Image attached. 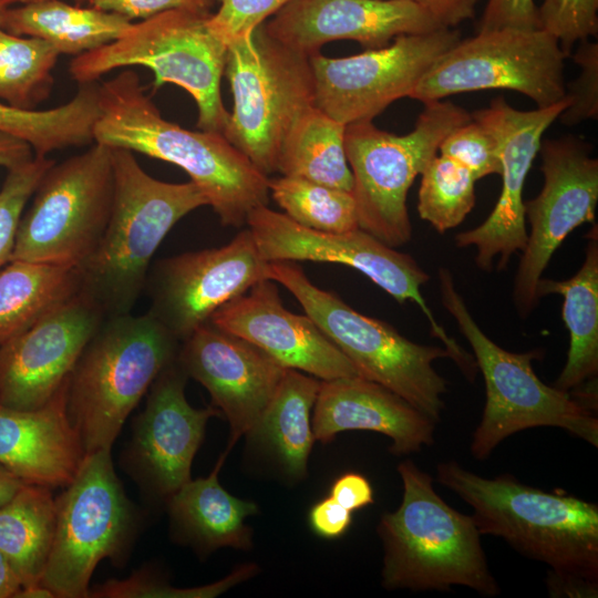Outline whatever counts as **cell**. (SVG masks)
<instances>
[{
  "mask_svg": "<svg viewBox=\"0 0 598 598\" xmlns=\"http://www.w3.org/2000/svg\"><path fill=\"white\" fill-rule=\"evenodd\" d=\"M78 6H85L105 12L122 16L128 20L148 19L174 9H189L210 12L218 0H74Z\"/></svg>",
  "mask_w": 598,
  "mask_h": 598,
  "instance_id": "7bdbcfd3",
  "label": "cell"
},
{
  "mask_svg": "<svg viewBox=\"0 0 598 598\" xmlns=\"http://www.w3.org/2000/svg\"><path fill=\"white\" fill-rule=\"evenodd\" d=\"M224 74L234 104L223 135L269 176L290 127L315 105L310 56L272 38L261 23L227 45Z\"/></svg>",
  "mask_w": 598,
  "mask_h": 598,
  "instance_id": "9c48e42d",
  "label": "cell"
},
{
  "mask_svg": "<svg viewBox=\"0 0 598 598\" xmlns=\"http://www.w3.org/2000/svg\"><path fill=\"white\" fill-rule=\"evenodd\" d=\"M441 300L472 347L483 374L486 401L471 442V453L487 458L505 439L522 430L555 426L598 446V419L570 392L545 384L535 373L533 361L540 350L511 352L492 341L478 327L457 292L453 276L439 270Z\"/></svg>",
  "mask_w": 598,
  "mask_h": 598,
  "instance_id": "52a82bcc",
  "label": "cell"
},
{
  "mask_svg": "<svg viewBox=\"0 0 598 598\" xmlns=\"http://www.w3.org/2000/svg\"><path fill=\"white\" fill-rule=\"evenodd\" d=\"M417 212L443 234L458 226L475 205V177L455 159L436 154L421 173Z\"/></svg>",
  "mask_w": 598,
  "mask_h": 598,
  "instance_id": "d590c367",
  "label": "cell"
},
{
  "mask_svg": "<svg viewBox=\"0 0 598 598\" xmlns=\"http://www.w3.org/2000/svg\"><path fill=\"white\" fill-rule=\"evenodd\" d=\"M99 83H80L66 103L43 111L21 110L0 102V131L27 142L35 156L94 143L99 117Z\"/></svg>",
  "mask_w": 598,
  "mask_h": 598,
  "instance_id": "d6a6232c",
  "label": "cell"
},
{
  "mask_svg": "<svg viewBox=\"0 0 598 598\" xmlns=\"http://www.w3.org/2000/svg\"><path fill=\"white\" fill-rule=\"evenodd\" d=\"M181 342L148 311L105 317L66 386L70 419L85 453L111 450L127 416Z\"/></svg>",
  "mask_w": 598,
  "mask_h": 598,
  "instance_id": "5b68a950",
  "label": "cell"
},
{
  "mask_svg": "<svg viewBox=\"0 0 598 598\" xmlns=\"http://www.w3.org/2000/svg\"><path fill=\"white\" fill-rule=\"evenodd\" d=\"M262 279H269L268 261L246 228L221 247L157 261L145 286L151 297L148 312L182 342Z\"/></svg>",
  "mask_w": 598,
  "mask_h": 598,
  "instance_id": "e0dca14e",
  "label": "cell"
},
{
  "mask_svg": "<svg viewBox=\"0 0 598 598\" xmlns=\"http://www.w3.org/2000/svg\"><path fill=\"white\" fill-rule=\"evenodd\" d=\"M39 0H0V9H7L16 6L27 4Z\"/></svg>",
  "mask_w": 598,
  "mask_h": 598,
  "instance_id": "db71d44e",
  "label": "cell"
},
{
  "mask_svg": "<svg viewBox=\"0 0 598 598\" xmlns=\"http://www.w3.org/2000/svg\"><path fill=\"white\" fill-rule=\"evenodd\" d=\"M16 598H56L53 591L41 582L22 586Z\"/></svg>",
  "mask_w": 598,
  "mask_h": 598,
  "instance_id": "f5cc1de1",
  "label": "cell"
},
{
  "mask_svg": "<svg viewBox=\"0 0 598 598\" xmlns=\"http://www.w3.org/2000/svg\"><path fill=\"white\" fill-rule=\"evenodd\" d=\"M570 56L580 66V73L565 84V95L569 103L558 117L569 126L598 117V43L582 40L577 43Z\"/></svg>",
  "mask_w": 598,
  "mask_h": 598,
  "instance_id": "60d3db41",
  "label": "cell"
},
{
  "mask_svg": "<svg viewBox=\"0 0 598 598\" xmlns=\"http://www.w3.org/2000/svg\"><path fill=\"white\" fill-rule=\"evenodd\" d=\"M53 163L34 155L8 169L0 189V270L11 260L23 209Z\"/></svg>",
  "mask_w": 598,
  "mask_h": 598,
  "instance_id": "74e56055",
  "label": "cell"
},
{
  "mask_svg": "<svg viewBox=\"0 0 598 598\" xmlns=\"http://www.w3.org/2000/svg\"><path fill=\"white\" fill-rule=\"evenodd\" d=\"M320 382L313 375L287 369L269 405L246 434L250 445L290 482L308 474L315 441L311 412Z\"/></svg>",
  "mask_w": 598,
  "mask_h": 598,
  "instance_id": "4316f807",
  "label": "cell"
},
{
  "mask_svg": "<svg viewBox=\"0 0 598 598\" xmlns=\"http://www.w3.org/2000/svg\"><path fill=\"white\" fill-rule=\"evenodd\" d=\"M311 419L315 440L331 442L349 430L391 439L394 455L420 452L434 442L435 422L400 395L360 375L321 380Z\"/></svg>",
  "mask_w": 598,
  "mask_h": 598,
  "instance_id": "cb8c5ba5",
  "label": "cell"
},
{
  "mask_svg": "<svg viewBox=\"0 0 598 598\" xmlns=\"http://www.w3.org/2000/svg\"><path fill=\"white\" fill-rule=\"evenodd\" d=\"M439 152L470 169L476 181L501 174L496 140L473 118L451 132L440 144Z\"/></svg>",
  "mask_w": 598,
  "mask_h": 598,
  "instance_id": "ab89813d",
  "label": "cell"
},
{
  "mask_svg": "<svg viewBox=\"0 0 598 598\" xmlns=\"http://www.w3.org/2000/svg\"><path fill=\"white\" fill-rule=\"evenodd\" d=\"M261 257L270 261H317L349 266L364 274L398 302L412 301L425 315L431 334L444 344L451 359L464 367L468 354L439 324L421 293L430 279L414 258L357 228L346 233L318 231L303 227L286 214L266 206L252 209L246 221Z\"/></svg>",
  "mask_w": 598,
  "mask_h": 598,
  "instance_id": "5bb4252c",
  "label": "cell"
},
{
  "mask_svg": "<svg viewBox=\"0 0 598 598\" xmlns=\"http://www.w3.org/2000/svg\"><path fill=\"white\" fill-rule=\"evenodd\" d=\"M268 187L285 214L303 227L327 233L360 228L352 192L285 175L269 178Z\"/></svg>",
  "mask_w": 598,
  "mask_h": 598,
  "instance_id": "e575fe53",
  "label": "cell"
},
{
  "mask_svg": "<svg viewBox=\"0 0 598 598\" xmlns=\"http://www.w3.org/2000/svg\"><path fill=\"white\" fill-rule=\"evenodd\" d=\"M55 503V533L40 582L56 598H87L97 564L122 559L136 523L111 450L85 454Z\"/></svg>",
  "mask_w": 598,
  "mask_h": 598,
  "instance_id": "7c38bea8",
  "label": "cell"
},
{
  "mask_svg": "<svg viewBox=\"0 0 598 598\" xmlns=\"http://www.w3.org/2000/svg\"><path fill=\"white\" fill-rule=\"evenodd\" d=\"M112 164L111 215L97 247L79 269L80 292L105 317L132 312L163 239L184 216L208 205L194 182L156 179L130 150L112 148Z\"/></svg>",
  "mask_w": 598,
  "mask_h": 598,
  "instance_id": "3957f363",
  "label": "cell"
},
{
  "mask_svg": "<svg viewBox=\"0 0 598 598\" xmlns=\"http://www.w3.org/2000/svg\"><path fill=\"white\" fill-rule=\"evenodd\" d=\"M60 53L47 41L0 28V102L21 110L51 94Z\"/></svg>",
  "mask_w": 598,
  "mask_h": 598,
  "instance_id": "836d02e7",
  "label": "cell"
},
{
  "mask_svg": "<svg viewBox=\"0 0 598 598\" xmlns=\"http://www.w3.org/2000/svg\"><path fill=\"white\" fill-rule=\"evenodd\" d=\"M228 451L206 477L189 480L168 499L172 530L176 539L200 554L221 547L248 550L252 529L246 518L258 513L254 502L229 494L218 481V472Z\"/></svg>",
  "mask_w": 598,
  "mask_h": 598,
  "instance_id": "484cf974",
  "label": "cell"
},
{
  "mask_svg": "<svg viewBox=\"0 0 598 598\" xmlns=\"http://www.w3.org/2000/svg\"><path fill=\"white\" fill-rule=\"evenodd\" d=\"M21 587V579L0 550V598H16Z\"/></svg>",
  "mask_w": 598,
  "mask_h": 598,
  "instance_id": "f907efd6",
  "label": "cell"
},
{
  "mask_svg": "<svg viewBox=\"0 0 598 598\" xmlns=\"http://www.w3.org/2000/svg\"><path fill=\"white\" fill-rule=\"evenodd\" d=\"M585 259L579 270L566 280L540 278L537 296L564 297L563 319L569 332L567 360L554 386L571 391L598 373V234H587Z\"/></svg>",
  "mask_w": 598,
  "mask_h": 598,
  "instance_id": "83f0119b",
  "label": "cell"
},
{
  "mask_svg": "<svg viewBox=\"0 0 598 598\" xmlns=\"http://www.w3.org/2000/svg\"><path fill=\"white\" fill-rule=\"evenodd\" d=\"M330 496L350 512L374 503L370 482L365 476L354 472L339 476L331 485Z\"/></svg>",
  "mask_w": 598,
  "mask_h": 598,
  "instance_id": "bcb514c9",
  "label": "cell"
},
{
  "mask_svg": "<svg viewBox=\"0 0 598 598\" xmlns=\"http://www.w3.org/2000/svg\"><path fill=\"white\" fill-rule=\"evenodd\" d=\"M538 28L551 34L568 58L575 45L598 33V0H544Z\"/></svg>",
  "mask_w": 598,
  "mask_h": 598,
  "instance_id": "f35d334b",
  "label": "cell"
},
{
  "mask_svg": "<svg viewBox=\"0 0 598 598\" xmlns=\"http://www.w3.org/2000/svg\"><path fill=\"white\" fill-rule=\"evenodd\" d=\"M188 377L177 361L155 379L135 420L126 452L130 473L152 496L167 499L190 477L208 420L223 416L215 406L193 408L185 395Z\"/></svg>",
  "mask_w": 598,
  "mask_h": 598,
  "instance_id": "ffe728a7",
  "label": "cell"
},
{
  "mask_svg": "<svg viewBox=\"0 0 598 598\" xmlns=\"http://www.w3.org/2000/svg\"><path fill=\"white\" fill-rule=\"evenodd\" d=\"M264 24L272 38L309 56L331 41L380 49L401 34L444 28L408 0H290Z\"/></svg>",
  "mask_w": 598,
  "mask_h": 598,
  "instance_id": "7402d4cb",
  "label": "cell"
},
{
  "mask_svg": "<svg viewBox=\"0 0 598 598\" xmlns=\"http://www.w3.org/2000/svg\"><path fill=\"white\" fill-rule=\"evenodd\" d=\"M80 291L76 268L11 260L0 270V346Z\"/></svg>",
  "mask_w": 598,
  "mask_h": 598,
  "instance_id": "f546056e",
  "label": "cell"
},
{
  "mask_svg": "<svg viewBox=\"0 0 598 598\" xmlns=\"http://www.w3.org/2000/svg\"><path fill=\"white\" fill-rule=\"evenodd\" d=\"M435 480L473 508L481 535L504 538L555 573L598 582L597 504L508 474L483 477L454 460L437 465Z\"/></svg>",
  "mask_w": 598,
  "mask_h": 598,
  "instance_id": "7a4b0ae2",
  "label": "cell"
},
{
  "mask_svg": "<svg viewBox=\"0 0 598 598\" xmlns=\"http://www.w3.org/2000/svg\"><path fill=\"white\" fill-rule=\"evenodd\" d=\"M403 483L399 508L378 524L384 556L382 586L389 590H450L465 586L485 597L499 587L489 570L472 515L451 507L433 477L411 460L398 465Z\"/></svg>",
  "mask_w": 598,
  "mask_h": 598,
  "instance_id": "277c9868",
  "label": "cell"
},
{
  "mask_svg": "<svg viewBox=\"0 0 598 598\" xmlns=\"http://www.w3.org/2000/svg\"><path fill=\"white\" fill-rule=\"evenodd\" d=\"M502 28L539 29L534 0H487L478 31Z\"/></svg>",
  "mask_w": 598,
  "mask_h": 598,
  "instance_id": "ee69618b",
  "label": "cell"
},
{
  "mask_svg": "<svg viewBox=\"0 0 598 598\" xmlns=\"http://www.w3.org/2000/svg\"><path fill=\"white\" fill-rule=\"evenodd\" d=\"M413 130L395 135L372 121L348 124L344 150L353 177L359 227L390 247L412 236L406 198L415 177L437 154L443 140L472 115L439 101L425 102Z\"/></svg>",
  "mask_w": 598,
  "mask_h": 598,
  "instance_id": "30bf717a",
  "label": "cell"
},
{
  "mask_svg": "<svg viewBox=\"0 0 598 598\" xmlns=\"http://www.w3.org/2000/svg\"><path fill=\"white\" fill-rule=\"evenodd\" d=\"M105 316L80 291L0 346V403L47 404L66 383Z\"/></svg>",
  "mask_w": 598,
  "mask_h": 598,
  "instance_id": "d6986e66",
  "label": "cell"
},
{
  "mask_svg": "<svg viewBox=\"0 0 598 598\" xmlns=\"http://www.w3.org/2000/svg\"><path fill=\"white\" fill-rule=\"evenodd\" d=\"M217 12L210 13V30L227 45L249 35L290 0H218Z\"/></svg>",
  "mask_w": 598,
  "mask_h": 598,
  "instance_id": "b9f144b4",
  "label": "cell"
},
{
  "mask_svg": "<svg viewBox=\"0 0 598 598\" xmlns=\"http://www.w3.org/2000/svg\"><path fill=\"white\" fill-rule=\"evenodd\" d=\"M55 523V498L45 486L25 484L0 507V550L22 586L40 582L51 553Z\"/></svg>",
  "mask_w": 598,
  "mask_h": 598,
  "instance_id": "1f68e13d",
  "label": "cell"
},
{
  "mask_svg": "<svg viewBox=\"0 0 598 598\" xmlns=\"http://www.w3.org/2000/svg\"><path fill=\"white\" fill-rule=\"evenodd\" d=\"M558 41L542 29L502 28L460 40L434 63L409 97L422 103L487 89H506L537 107L565 99L564 61Z\"/></svg>",
  "mask_w": 598,
  "mask_h": 598,
  "instance_id": "4fadbf2b",
  "label": "cell"
},
{
  "mask_svg": "<svg viewBox=\"0 0 598 598\" xmlns=\"http://www.w3.org/2000/svg\"><path fill=\"white\" fill-rule=\"evenodd\" d=\"M424 9L442 27L455 28L475 13L478 0H408Z\"/></svg>",
  "mask_w": 598,
  "mask_h": 598,
  "instance_id": "7dc6e473",
  "label": "cell"
},
{
  "mask_svg": "<svg viewBox=\"0 0 598 598\" xmlns=\"http://www.w3.org/2000/svg\"><path fill=\"white\" fill-rule=\"evenodd\" d=\"M177 361L228 421V452L258 422L287 371L256 346L210 322L181 342Z\"/></svg>",
  "mask_w": 598,
  "mask_h": 598,
  "instance_id": "44dd1931",
  "label": "cell"
},
{
  "mask_svg": "<svg viewBox=\"0 0 598 598\" xmlns=\"http://www.w3.org/2000/svg\"><path fill=\"white\" fill-rule=\"evenodd\" d=\"M268 278L293 295L358 375L400 395L433 422L441 420L447 386L433 362L451 358L445 348L413 342L389 323L358 312L315 286L295 261L268 262Z\"/></svg>",
  "mask_w": 598,
  "mask_h": 598,
  "instance_id": "ba28073f",
  "label": "cell"
},
{
  "mask_svg": "<svg viewBox=\"0 0 598 598\" xmlns=\"http://www.w3.org/2000/svg\"><path fill=\"white\" fill-rule=\"evenodd\" d=\"M546 582L553 597H596L598 592V582L553 570H549Z\"/></svg>",
  "mask_w": 598,
  "mask_h": 598,
  "instance_id": "c3c4849f",
  "label": "cell"
},
{
  "mask_svg": "<svg viewBox=\"0 0 598 598\" xmlns=\"http://www.w3.org/2000/svg\"><path fill=\"white\" fill-rule=\"evenodd\" d=\"M66 386L39 409L0 403V464L28 484L65 487L86 454L68 412Z\"/></svg>",
  "mask_w": 598,
  "mask_h": 598,
  "instance_id": "d4e9b609",
  "label": "cell"
},
{
  "mask_svg": "<svg viewBox=\"0 0 598 598\" xmlns=\"http://www.w3.org/2000/svg\"><path fill=\"white\" fill-rule=\"evenodd\" d=\"M258 566L245 564L236 568L227 577L204 586L194 588H177L164 578L143 569L133 573L124 579H109L90 588L89 597L93 598H212L233 586L255 576Z\"/></svg>",
  "mask_w": 598,
  "mask_h": 598,
  "instance_id": "8d00e7d4",
  "label": "cell"
},
{
  "mask_svg": "<svg viewBox=\"0 0 598 598\" xmlns=\"http://www.w3.org/2000/svg\"><path fill=\"white\" fill-rule=\"evenodd\" d=\"M133 22L122 16L61 0L7 8L2 29L50 43L61 54L80 55L121 38Z\"/></svg>",
  "mask_w": 598,
  "mask_h": 598,
  "instance_id": "f1b7e54d",
  "label": "cell"
},
{
  "mask_svg": "<svg viewBox=\"0 0 598 598\" xmlns=\"http://www.w3.org/2000/svg\"><path fill=\"white\" fill-rule=\"evenodd\" d=\"M33 157V150L27 142L0 131V167L10 169Z\"/></svg>",
  "mask_w": 598,
  "mask_h": 598,
  "instance_id": "681fc988",
  "label": "cell"
},
{
  "mask_svg": "<svg viewBox=\"0 0 598 598\" xmlns=\"http://www.w3.org/2000/svg\"><path fill=\"white\" fill-rule=\"evenodd\" d=\"M28 483L0 464V507L9 503Z\"/></svg>",
  "mask_w": 598,
  "mask_h": 598,
  "instance_id": "816d5d0a",
  "label": "cell"
},
{
  "mask_svg": "<svg viewBox=\"0 0 598 598\" xmlns=\"http://www.w3.org/2000/svg\"><path fill=\"white\" fill-rule=\"evenodd\" d=\"M113 192L111 147L94 142L83 153L54 162L21 217L11 260L80 269L103 236Z\"/></svg>",
  "mask_w": 598,
  "mask_h": 598,
  "instance_id": "8fae6325",
  "label": "cell"
},
{
  "mask_svg": "<svg viewBox=\"0 0 598 598\" xmlns=\"http://www.w3.org/2000/svg\"><path fill=\"white\" fill-rule=\"evenodd\" d=\"M461 39L457 29L441 28L401 34L386 47L350 56L311 54L315 106L344 125L372 121L391 103L409 96Z\"/></svg>",
  "mask_w": 598,
  "mask_h": 598,
  "instance_id": "9a60e30c",
  "label": "cell"
},
{
  "mask_svg": "<svg viewBox=\"0 0 598 598\" xmlns=\"http://www.w3.org/2000/svg\"><path fill=\"white\" fill-rule=\"evenodd\" d=\"M210 13L174 9L133 23L115 41L76 55L70 75L80 84L120 68H147L154 90L171 83L194 99L199 130L223 133L229 117L220 92L227 44L210 30Z\"/></svg>",
  "mask_w": 598,
  "mask_h": 598,
  "instance_id": "8992f818",
  "label": "cell"
},
{
  "mask_svg": "<svg viewBox=\"0 0 598 598\" xmlns=\"http://www.w3.org/2000/svg\"><path fill=\"white\" fill-rule=\"evenodd\" d=\"M544 185L524 202L530 225L514 280L513 300L522 318L537 306V285L554 252L577 227L594 223L598 204V159L584 141L565 136L540 143Z\"/></svg>",
  "mask_w": 598,
  "mask_h": 598,
  "instance_id": "2e32d148",
  "label": "cell"
},
{
  "mask_svg": "<svg viewBox=\"0 0 598 598\" xmlns=\"http://www.w3.org/2000/svg\"><path fill=\"white\" fill-rule=\"evenodd\" d=\"M95 143L172 163L204 193L224 226L241 227L266 206L269 177L218 132L190 131L164 118L138 74L124 70L99 84Z\"/></svg>",
  "mask_w": 598,
  "mask_h": 598,
  "instance_id": "6da1fadb",
  "label": "cell"
},
{
  "mask_svg": "<svg viewBox=\"0 0 598 598\" xmlns=\"http://www.w3.org/2000/svg\"><path fill=\"white\" fill-rule=\"evenodd\" d=\"M208 322L256 346L286 369L322 381L358 375L349 359L308 315L285 308L271 279L256 282L220 307Z\"/></svg>",
  "mask_w": 598,
  "mask_h": 598,
  "instance_id": "603a6c76",
  "label": "cell"
},
{
  "mask_svg": "<svg viewBox=\"0 0 598 598\" xmlns=\"http://www.w3.org/2000/svg\"><path fill=\"white\" fill-rule=\"evenodd\" d=\"M346 126L317 106L309 107L282 141L277 172L352 192L353 177L344 150Z\"/></svg>",
  "mask_w": 598,
  "mask_h": 598,
  "instance_id": "4dcf8cb0",
  "label": "cell"
},
{
  "mask_svg": "<svg viewBox=\"0 0 598 598\" xmlns=\"http://www.w3.org/2000/svg\"><path fill=\"white\" fill-rule=\"evenodd\" d=\"M351 513L329 496L310 508L309 525L318 536L334 539L342 536L350 527Z\"/></svg>",
  "mask_w": 598,
  "mask_h": 598,
  "instance_id": "f6af8a7d",
  "label": "cell"
},
{
  "mask_svg": "<svg viewBox=\"0 0 598 598\" xmlns=\"http://www.w3.org/2000/svg\"><path fill=\"white\" fill-rule=\"evenodd\" d=\"M568 103L565 96L548 107L520 111L496 97L488 107L471 114L496 140L502 176L501 195L488 217L480 226L455 236L457 247L476 249L475 262L481 269L489 271L497 256L498 269H504L512 255L525 248L528 236L523 200L525 181L543 134Z\"/></svg>",
  "mask_w": 598,
  "mask_h": 598,
  "instance_id": "ac0fdd59",
  "label": "cell"
},
{
  "mask_svg": "<svg viewBox=\"0 0 598 598\" xmlns=\"http://www.w3.org/2000/svg\"><path fill=\"white\" fill-rule=\"evenodd\" d=\"M3 10H4V9H0V28H2L1 24H2V13H3Z\"/></svg>",
  "mask_w": 598,
  "mask_h": 598,
  "instance_id": "11a10c76",
  "label": "cell"
}]
</instances>
